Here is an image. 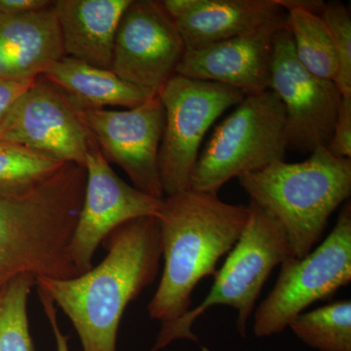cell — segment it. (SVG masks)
<instances>
[{"instance_id":"cell-1","label":"cell","mask_w":351,"mask_h":351,"mask_svg":"<svg viewBox=\"0 0 351 351\" xmlns=\"http://www.w3.org/2000/svg\"><path fill=\"white\" fill-rule=\"evenodd\" d=\"M103 244L108 255L95 269L73 278L36 279L73 323L83 351H117L124 311L156 281L162 258L156 217L120 226Z\"/></svg>"},{"instance_id":"cell-2","label":"cell","mask_w":351,"mask_h":351,"mask_svg":"<svg viewBox=\"0 0 351 351\" xmlns=\"http://www.w3.org/2000/svg\"><path fill=\"white\" fill-rule=\"evenodd\" d=\"M250 209L233 205L218 193L186 189L163 198L156 218L164 267L147 311L168 326L189 311L191 295L204 277L216 276L219 258L232 250Z\"/></svg>"},{"instance_id":"cell-3","label":"cell","mask_w":351,"mask_h":351,"mask_svg":"<svg viewBox=\"0 0 351 351\" xmlns=\"http://www.w3.org/2000/svg\"><path fill=\"white\" fill-rule=\"evenodd\" d=\"M85 184V168L66 163L24 193L0 195V294L23 274L36 279L80 276L71 243Z\"/></svg>"},{"instance_id":"cell-4","label":"cell","mask_w":351,"mask_h":351,"mask_svg":"<svg viewBox=\"0 0 351 351\" xmlns=\"http://www.w3.org/2000/svg\"><path fill=\"white\" fill-rule=\"evenodd\" d=\"M252 202L276 221L295 258L311 253L330 217L351 195V159L318 147L299 163L277 161L239 178Z\"/></svg>"},{"instance_id":"cell-5","label":"cell","mask_w":351,"mask_h":351,"mask_svg":"<svg viewBox=\"0 0 351 351\" xmlns=\"http://www.w3.org/2000/svg\"><path fill=\"white\" fill-rule=\"evenodd\" d=\"M248 221L225 265L215 276L213 287L204 301L182 318L161 327L152 351L165 348L176 339L197 343L191 327L210 307L232 306L237 313V328L246 337L247 324L256 302L272 270L294 257L280 226L250 201Z\"/></svg>"},{"instance_id":"cell-6","label":"cell","mask_w":351,"mask_h":351,"mask_svg":"<svg viewBox=\"0 0 351 351\" xmlns=\"http://www.w3.org/2000/svg\"><path fill=\"white\" fill-rule=\"evenodd\" d=\"M287 151L285 112L276 95L245 96L200 152L189 189L218 193L233 178L283 161Z\"/></svg>"},{"instance_id":"cell-7","label":"cell","mask_w":351,"mask_h":351,"mask_svg":"<svg viewBox=\"0 0 351 351\" xmlns=\"http://www.w3.org/2000/svg\"><path fill=\"white\" fill-rule=\"evenodd\" d=\"M350 281L351 204L346 201L317 249L281 263L276 285L254 314V332L258 338L280 334L311 304L332 297Z\"/></svg>"},{"instance_id":"cell-8","label":"cell","mask_w":351,"mask_h":351,"mask_svg":"<svg viewBox=\"0 0 351 351\" xmlns=\"http://www.w3.org/2000/svg\"><path fill=\"white\" fill-rule=\"evenodd\" d=\"M165 112L159 175L164 195L189 189L191 178L210 127L245 95L219 83L175 75L159 91Z\"/></svg>"},{"instance_id":"cell-9","label":"cell","mask_w":351,"mask_h":351,"mask_svg":"<svg viewBox=\"0 0 351 351\" xmlns=\"http://www.w3.org/2000/svg\"><path fill=\"white\" fill-rule=\"evenodd\" d=\"M269 90L283 106L288 151L311 154L318 147H328L343 96L336 83L302 66L288 23L274 39Z\"/></svg>"},{"instance_id":"cell-10","label":"cell","mask_w":351,"mask_h":351,"mask_svg":"<svg viewBox=\"0 0 351 351\" xmlns=\"http://www.w3.org/2000/svg\"><path fill=\"white\" fill-rule=\"evenodd\" d=\"M76 110L108 162L119 166L138 191L164 198L158 158L165 112L159 95L124 110Z\"/></svg>"},{"instance_id":"cell-11","label":"cell","mask_w":351,"mask_h":351,"mask_svg":"<svg viewBox=\"0 0 351 351\" xmlns=\"http://www.w3.org/2000/svg\"><path fill=\"white\" fill-rule=\"evenodd\" d=\"M93 141L76 108L43 75L21 95L0 127V142L82 167Z\"/></svg>"},{"instance_id":"cell-12","label":"cell","mask_w":351,"mask_h":351,"mask_svg":"<svg viewBox=\"0 0 351 351\" xmlns=\"http://www.w3.org/2000/svg\"><path fill=\"white\" fill-rule=\"evenodd\" d=\"M84 168V195L71 243V258L80 274L93 267L97 249L117 228L133 219L156 217L163 201L119 178L95 140Z\"/></svg>"},{"instance_id":"cell-13","label":"cell","mask_w":351,"mask_h":351,"mask_svg":"<svg viewBox=\"0 0 351 351\" xmlns=\"http://www.w3.org/2000/svg\"><path fill=\"white\" fill-rule=\"evenodd\" d=\"M184 52L161 1L132 0L119 23L110 69L124 82L158 94L176 75Z\"/></svg>"},{"instance_id":"cell-14","label":"cell","mask_w":351,"mask_h":351,"mask_svg":"<svg viewBox=\"0 0 351 351\" xmlns=\"http://www.w3.org/2000/svg\"><path fill=\"white\" fill-rule=\"evenodd\" d=\"M287 27L285 10L257 29L197 50H186L176 75L219 83L245 96L269 90L274 39Z\"/></svg>"},{"instance_id":"cell-15","label":"cell","mask_w":351,"mask_h":351,"mask_svg":"<svg viewBox=\"0 0 351 351\" xmlns=\"http://www.w3.org/2000/svg\"><path fill=\"white\" fill-rule=\"evenodd\" d=\"M186 50L253 31L283 12L278 0H164Z\"/></svg>"},{"instance_id":"cell-16","label":"cell","mask_w":351,"mask_h":351,"mask_svg":"<svg viewBox=\"0 0 351 351\" xmlns=\"http://www.w3.org/2000/svg\"><path fill=\"white\" fill-rule=\"evenodd\" d=\"M64 56L52 6L23 15L0 14V77L34 80Z\"/></svg>"},{"instance_id":"cell-17","label":"cell","mask_w":351,"mask_h":351,"mask_svg":"<svg viewBox=\"0 0 351 351\" xmlns=\"http://www.w3.org/2000/svg\"><path fill=\"white\" fill-rule=\"evenodd\" d=\"M131 1H53V10L61 29L64 56L98 68L112 69L115 36L122 16Z\"/></svg>"},{"instance_id":"cell-18","label":"cell","mask_w":351,"mask_h":351,"mask_svg":"<svg viewBox=\"0 0 351 351\" xmlns=\"http://www.w3.org/2000/svg\"><path fill=\"white\" fill-rule=\"evenodd\" d=\"M43 76L76 108H132L156 95L124 82L112 69L98 68L64 56Z\"/></svg>"},{"instance_id":"cell-19","label":"cell","mask_w":351,"mask_h":351,"mask_svg":"<svg viewBox=\"0 0 351 351\" xmlns=\"http://www.w3.org/2000/svg\"><path fill=\"white\" fill-rule=\"evenodd\" d=\"M287 13L288 29L295 55L313 75L336 83L339 57L334 39L320 12L324 2L317 0H278Z\"/></svg>"},{"instance_id":"cell-20","label":"cell","mask_w":351,"mask_h":351,"mask_svg":"<svg viewBox=\"0 0 351 351\" xmlns=\"http://www.w3.org/2000/svg\"><path fill=\"white\" fill-rule=\"evenodd\" d=\"M302 343L319 351H351V302L302 313L289 324Z\"/></svg>"},{"instance_id":"cell-21","label":"cell","mask_w":351,"mask_h":351,"mask_svg":"<svg viewBox=\"0 0 351 351\" xmlns=\"http://www.w3.org/2000/svg\"><path fill=\"white\" fill-rule=\"evenodd\" d=\"M64 164L21 145L0 142V195L24 193L54 174Z\"/></svg>"},{"instance_id":"cell-22","label":"cell","mask_w":351,"mask_h":351,"mask_svg":"<svg viewBox=\"0 0 351 351\" xmlns=\"http://www.w3.org/2000/svg\"><path fill=\"white\" fill-rule=\"evenodd\" d=\"M36 279L23 274L0 294V351H36L29 330L27 302Z\"/></svg>"},{"instance_id":"cell-23","label":"cell","mask_w":351,"mask_h":351,"mask_svg":"<svg viewBox=\"0 0 351 351\" xmlns=\"http://www.w3.org/2000/svg\"><path fill=\"white\" fill-rule=\"evenodd\" d=\"M321 18L329 27L339 57V75L336 80L341 96L351 95V16L346 4L339 1L324 3Z\"/></svg>"},{"instance_id":"cell-24","label":"cell","mask_w":351,"mask_h":351,"mask_svg":"<svg viewBox=\"0 0 351 351\" xmlns=\"http://www.w3.org/2000/svg\"><path fill=\"white\" fill-rule=\"evenodd\" d=\"M332 156L351 158V95L341 97L338 117L327 147Z\"/></svg>"},{"instance_id":"cell-25","label":"cell","mask_w":351,"mask_h":351,"mask_svg":"<svg viewBox=\"0 0 351 351\" xmlns=\"http://www.w3.org/2000/svg\"><path fill=\"white\" fill-rule=\"evenodd\" d=\"M34 80H13L0 77V127L15 101L32 86Z\"/></svg>"},{"instance_id":"cell-26","label":"cell","mask_w":351,"mask_h":351,"mask_svg":"<svg viewBox=\"0 0 351 351\" xmlns=\"http://www.w3.org/2000/svg\"><path fill=\"white\" fill-rule=\"evenodd\" d=\"M38 293L41 304H43L44 313L52 328L53 335H54L55 341H56L57 351H69L68 337L63 334L58 324L56 306L43 289L38 287Z\"/></svg>"},{"instance_id":"cell-27","label":"cell","mask_w":351,"mask_h":351,"mask_svg":"<svg viewBox=\"0 0 351 351\" xmlns=\"http://www.w3.org/2000/svg\"><path fill=\"white\" fill-rule=\"evenodd\" d=\"M52 3L48 0H0V14L23 15L49 8Z\"/></svg>"}]
</instances>
